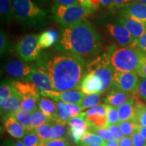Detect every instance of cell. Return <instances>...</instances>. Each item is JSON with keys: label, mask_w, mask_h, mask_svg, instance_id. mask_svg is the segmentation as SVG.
<instances>
[{"label": "cell", "mask_w": 146, "mask_h": 146, "mask_svg": "<svg viewBox=\"0 0 146 146\" xmlns=\"http://www.w3.org/2000/svg\"><path fill=\"white\" fill-rule=\"evenodd\" d=\"M139 132L143 137V138L146 140V127H139L137 128Z\"/></svg>", "instance_id": "6f0895ef"}, {"label": "cell", "mask_w": 146, "mask_h": 146, "mask_svg": "<svg viewBox=\"0 0 146 146\" xmlns=\"http://www.w3.org/2000/svg\"><path fill=\"white\" fill-rule=\"evenodd\" d=\"M17 93L12 85V81H3L0 86V102L14 96Z\"/></svg>", "instance_id": "e575fe53"}, {"label": "cell", "mask_w": 146, "mask_h": 146, "mask_svg": "<svg viewBox=\"0 0 146 146\" xmlns=\"http://www.w3.org/2000/svg\"><path fill=\"white\" fill-rule=\"evenodd\" d=\"M66 108L67 112L70 115L71 118L77 116L80 114H81L82 111L83 110L82 107L78 104H66Z\"/></svg>", "instance_id": "60d3db41"}, {"label": "cell", "mask_w": 146, "mask_h": 146, "mask_svg": "<svg viewBox=\"0 0 146 146\" xmlns=\"http://www.w3.org/2000/svg\"><path fill=\"white\" fill-rule=\"evenodd\" d=\"M78 4L81 6L85 8H89V9H92L91 8V4L89 3V0H77Z\"/></svg>", "instance_id": "f5cc1de1"}, {"label": "cell", "mask_w": 146, "mask_h": 146, "mask_svg": "<svg viewBox=\"0 0 146 146\" xmlns=\"http://www.w3.org/2000/svg\"><path fill=\"white\" fill-rule=\"evenodd\" d=\"M21 141L25 146H45V144L34 131L27 133Z\"/></svg>", "instance_id": "d590c367"}, {"label": "cell", "mask_w": 146, "mask_h": 146, "mask_svg": "<svg viewBox=\"0 0 146 146\" xmlns=\"http://www.w3.org/2000/svg\"><path fill=\"white\" fill-rule=\"evenodd\" d=\"M40 97L35 96H24L22 97V108L28 111L30 113L34 112L35 111L39 109L38 104Z\"/></svg>", "instance_id": "1f68e13d"}, {"label": "cell", "mask_w": 146, "mask_h": 146, "mask_svg": "<svg viewBox=\"0 0 146 146\" xmlns=\"http://www.w3.org/2000/svg\"><path fill=\"white\" fill-rule=\"evenodd\" d=\"M92 10H96L102 4V0H89Z\"/></svg>", "instance_id": "816d5d0a"}, {"label": "cell", "mask_w": 146, "mask_h": 146, "mask_svg": "<svg viewBox=\"0 0 146 146\" xmlns=\"http://www.w3.org/2000/svg\"><path fill=\"white\" fill-rule=\"evenodd\" d=\"M33 66V70L26 81L34 83L41 92L54 91L52 80L44 66L39 63L36 66Z\"/></svg>", "instance_id": "30bf717a"}, {"label": "cell", "mask_w": 146, "mask_h": 146, "mask_svg": "<svg viewBox=\"0 0 146 146\" xmlns=\"http://www.w3.org/2000/svg\"><path fill=\"white\" fill-rule=\"evenodd\" d=\"M119 146H133L131 137H124L119 141Z\"/></svg>", "instance_id": "f907efd6"}, {"label": "cell", "mask_w": 146, "mask_h": 146, "mask_svg": "<svg viewBox=\"0 0 146 146\" xmlns=\"http://www.w3.org/2000/svg\"><path fill=\"white\" fill-rule=\"evenodd\" d=\"M101 94H93L90 95H86L83 98V101L81 104V106L83 110L91 108L97 106L101 103L102 98Z\"/></svg>", "instance_id": "d6a6232c"}, {"label": "cell", "mask_w": 146, "mask_h": 146, "mask_svg": "<svg viewBox=\"0 0 146 146\" xmlns=\"http://www.w3.org/2000/svg\"><path fill=\"white\" fill-rule=\"evenodd\" d=\"M133 1H135V0H112L109 8L120 9Z\"/></svg>", "instance_id": "c3c4849f"}, {"label": "cell", "mask_w": 146, "mask_h": 146, "mask_svg": "<svg viewBox=\"0 0 146 146\" xmlns=\"http://www.w3.org/2000/svg\"><path fill=\"white\" fill-rule=\"evenodd\" d=\"M107 118L108 127L110 125H118L119 124V117L116 108L107 104Z\"/></svg>", "instance_id": "74e56055"}, {"label": "cell", "mask_w": 146, "mask_h": 146, "mask_svg": "<svg viewBox=\"0 0 146 146\" xmlns=\"http://www.w3.org/2000/svg\"><path fill=\"white\" fill-rule=\"evenodd\" d=\"M131 139L133 146H145L146 145V140L141 135V133L139 132L137 129L131 136Z\"/></svg>", "instance_id": "7bdbcfd3"}, {"label": "cell", "mask_w": 146, "mask_h": 146, "mask_svg": "<svg viewBox=\"0 0 146 146\" xmlns=\"http://www.w3.org/2000/svg\"><path fill=\"white\" fill-rule=\"evenodd\" d=\"M88 131H91V132L98 135L103 139H104L106 141H110V140L114 139L112 134L108 130V128H96L93 127H89Z\"/></svg>", "instance_id": "f35d334b"}, {"label": "cell", "mask_w": 146, "mask_h": 146, "mask_svg": "<svg viewBox=\"0 0 146 146\" xmlns=\"http://www.w3.org/2000/svg\"><path fill=\"white\" fill-rule=\"evenodd\" d=\"M3 68L12 77L21 81H26L32 73L34 66L22 62L19 60H13L5 63Z\"/></svg>", "instance_id": "5bb4252c"}, {"label": "cell", "mask_w": 146, "mask_h": 146, "mask_svg": "<svg viewBox=\"0 0 146 146\" xmlns=\"http://www.w3.org/2000/svg\"><path fill=\"white\" fill-rule=\"evenodd\" d=\"M138 77L135 71L121 72L116 70L113 78L112 87L119 90L135 94L137 93Z\"/></svg>", "instance_id": "ba28073f"}, {"label": "cell", "mask_w": 146, "mask_h": 146, "mask_svg": "<svg viewBox=\"0 0 146 146\" xmlns=\"http://www.w3.org/2000/svg\"><path fill=\"white\" fill-rule=\"evenodd\" d=\"M106 146H119V141L115 139L106 141Z\"/></svg>", "instance_id": "11a10c76"}, {"label": "cell", "mask_w": 146, "mask_h": 146, "mask_svg": "<svg viewBox=\"0 0 146 146\" xmlns=\"http://www.w3.org/2000/svg\"><path fill=\"white\" fill-rule=\"evenodd\" d=\"M117 21L129 31L135 39H137L146 32V26L141 22L137 21L127 14L119 12Z\"/></svg>", "instance_id": "9a60e30c"}, {"label": "cell", "mask_w": 146, "mask_h": 146, "mask_svg": "<svg viewBox=\"0 0 146 146\" xmlns=\"http://www.w3.org/2000/svg\"><path fill=\"white\" fill-rule=\"evenodd\" d=\"M52 125L53 121H50L49 123H46L39 126V127H37L33 131L45 145L51 140L50 131L52 129Z\"/></svg>", "instance_id": "4dcf8cb0"}, {"label": "cell", "mask_w": 146, "mask_h": 146, "mask_svg": "<svg viewBox=\"0 0 146 146\" xmlns=\"http://www.w3.org/2000/svg\"><path fill=\"white\" fill-rule=\"evenodd\" d=\"M57 5H79L77 0H54Z\"/></svg>", "instance_id": "681fc988"}, {"label": "cell", "mask_w": 146, "mask_h": 146, "mask_svg": "<svg viewBox=\"0 0 146 146\" xmlns=\"http://www.w3.org/2000/svg\"><path fill=\"white\" fill-rule=\"evenodd\" d=\"M12 85L16 92L24 96H35L40 97L41 91L34 83L27 81H12Z\"/></svg>", "instance_id": "44dd1931"}, {"label": "cell", "mask_w": 146, "mask_h": 146, "mask_svg": "<svg viewBox=\"0 0 146 146\" xmlns=\"http://www.w3.org/2000/svg\"><path fill=\"white\" fill-rule=\"evenodd\" d=\"M10 42L7 38L6 35L2 30H1V33H0V54L1 56L6 53L10 48Z\"/></svg>", "instance_id": "ab89813d"}, {"label": "cell", "mask_w": 146, "mask_h": 146, "mask_svg": "<svg viewBox=\"0 0 146 146\" xmlns=\"http://www.w3.org/2000/svg\"><path fill=\"white\" fill-rule=\"evenodd\" d=\"M106 27L110 36L120 46H131L135 41L129 31L118 21L114 23H108Z\"/></svg>", "instance_id": "9c48e42d"}, {"label": "cell", "mask_w": 146, "mask_h": 146, "mask_svg": "<svg viewBox=\"0 0 146 146\" xmlns=\"http://www.w3.org/2000/svg\"><path fill=\"white\" fill-rule=\"evenodd\" d=\"M55 47L60 52L90 58L99 54L102 41L96 29L83 19L70 26L62 27Z\"/></svg>", "instance_id": "7a4b0ae2"}, {"label": "cell", "mask_w": 146, "mask_h": 146, "mask_svg": "<svg viewBox=\"0 0 146 146\" xmlns=\"http://www.w3.org/2000/svg\"><path fill=\"white\" fill-rule=\"evenodd\" d=\"M131 47H135L141 52L146 54V32L137 39H135Z\"/></svg>", "instance_id": "b9f144b4"}, {"label": "cell", "mask_w": 146, "mask_h": 146, "mask_svg": "<svg viewBox=\"0 0 146 146\" xmlns=\"http://www.w3.org/2000/svg\"><path fill=\"white\" fill-rule=\"evenodd\" d=\"M135 72L141 78H146V54L140 60L138 67L136 69Z\"/></svg>", "instance_id": "bcb514c9"}, {"label": "cell", "mask_w": 146, "mask_h": 146, "mask_svg": "<svg viewBox=\"0 0 146 146\" xmlns=\"http://www.w3.org/2000/svg\"><path fill=\"white\" fill-rule=\"evenodd\" d=\"M137 94L142 100L146 102V78L139 79Z\"/></svg>", "instance_id": "ee69618b"}, {"label": "cell", "mask_w": 146, "mask_h": 146, "mask_svg": "<svg viewBox=\"0 0 146 146\" xmlns=\"http://www.w3.org/2000/svg\"><path fill=\"white\" fill-rule=\"evenodd\" d=\"M59 39L58 33L55 30L46 31L39 36V43L42 49L48 48L56 43Z\"/></svg>", "instance_id": "d4e9b609"}, {"label": "cell", "mask_w": 146, "mask_h": 146, "mask_svg": "<svg viewBox=\"0 0 146 146\" xmlns=\"http://www.w3.org/2000/svg\"><path fill=\"white\" fill-rule=\"evenodd\" d=\"M33 2L39 6V5H45L46 4L48 0H32Z\"/></svg>", "instance_id": "9f6ffc18"}, {"label": "cell", "mask_w": 146, "mask_h": 146, "mask_svg": "<svg viewBox=\"0 0 146 146\" xmlns=\"http://www.w3.org/2000/svg\"><path fill=\"white\" fill-rule=\"evenodd\" d=\"M52 121L50 118L45 115L41 110L37 109L31 114V129L33 131L35 129L43 124Z\"/></svg>", "instance_id": "f546056e"}, {"label": "cell", "mask_w": 146, "mask_h": 146, "mask_svg": "<svg viewBox=\"0 0 146 146\" xmlns=\"http://www.w3.org/2000/svg\"><path fill=\"white\" fill-rule=\"evenodd\" d=\"M106 141L96 133L87 131L83 135L81 141L78 143L79 146H106Z\"/></svg>", "instance_id": "cb8c5ba5"}, {"label": "cell", "mask_w": 146, "mask_h": 146, "mask_svg": "<svg viewBox=\"0 0 146 146\" xmlns=\"http://www.w3.org/2000/svg\"><path fill=\"white\" fill-rule=\"evenodd\" d=\"M38 35L30 34L23 36L16 47V52L25 62L35 60L39 58L41 47Z\"/></svg>", "instance_id": "52a82bcc"}, {"label": "cell", "mask_w": 146, "mask_h": 146, "mask_svg": "<svg viewBox=\"0 0 146 146\" xmlns=\"http://www.w3.org/2000/svg\"><path fill=\"white\" fill-rule=\"evenodd\" d=\"M69 146H79V145H78L77 144H72V143H71Z\"/></svg>", "instance_id": "94428289"}, {"label": "cell", "mask_w": 146, "mask_h": 146, "mask_svg": "<svg viewBox=\"0 0 146 146\" xmlns=\"http://www.w3.org/2000/svg\"><path fill=\"white\" fill-rule=\"evenodd\" d=\"M133 120L139 127H146V104L137 101L134 106Z\"/></svg>", "instance_id": "484cf974"}, {"label": "cell", "mask_w": 146, "mask_h": 146, "mask_svg": "<svg viewBox=\"0 0 146 146\" xmlns=\"http://www.w3.org/2000/svg\"><path fill=\"white\" fill-rule=\"evenodd\" d=\"M39 63L44 66L50 76L54 91L80 89L87 74V64L83 58L69 53L54 55Z\"/></svg>", "instance_id": "6da1fadb"}, {"label": "cell", "mask_w": 146, "mask_h": 146, "mask_svg": "<svg viewBox=\"0 0 146 146\" xmlns=\"http://www.w3.org/2000/svg\"><path fill=\"white\" fill-rule=\"evenodd\" d=\"M3 125L7 133L13 138L23 139L28 131L12 115L3 118Z\"/></svg>", "instance_id": "d6986e66"}, {"label": "cell", "mask_w": 146, "mask_h": 146, "mask_svg": "<svg viewBox=\"0 0 146 146\" xmlns=\"http://www.w3.org/2000/svg\"><path fill=\"white\" fill-rule=\"evenodd\" d=\"M120 131L125 137H131L134 133L138 126L133 120H127L118 124Z\"/></svg>", "instance_id": "8d00e7d4"}, {"label": "cell", "mask_w": 146, "mask_h": 146, "mask_svg": "<svg viewBox=\"0 0 146 146\" xmlns=\"http://www.w3.org/2000/svg\"><path fill=\"white\" fill-rule=\"evenodd\" d=\"M14 18L25 27L41 28L47 24V12L32 0H12Z\"/></svg>", "instance_id": "3957f363"}, {"label": "cell", "mask_w": 146, "mask_h": 146, "mask_svg": "<svg viewBox=\"0 0 146 146\" xmlns=\"http://www.w3.org/2000/svg\"><path fill=\"white\" fill-rule=\"evenodd\" d=\"M120 12L127 14L146 26V5L133 1L120 9Z\"/></svg>", "instance_id": "e0dca14e"}, {"label": "cell", "mask_w": 146, "mask_h": 146, "mask_svg": "<svg viewBox=\"0 0 146 146\" xmlns=\"http://www.w3.org/2000/svg\"><path fill=\"white\" fill-rule=\"evenodd\" d=\"M56 106H57V118L55 121L53 122L68 124V121L72 118L66 111V104L63 102H56Z\"/></svg>", "instance_id": "836d02e7"}, {"label": "cell", "mask_w": 146, "mask_h": 146, "mask_svg": "<svg viewBox=\"0 0 146 146\" xmlns=\"http://www.w3.org/2000/svg\"><path fill=\"white\" fill-rule=\"evenodd\" d=\"M3 146H8V145H4Z\"/></svg>", "instance_id": "6125c7cd"}, {"label": "cell", "mask_w": 146, "mask_h": 146, "mask_svg": "<svg viewBox=\"0 0 146 146\" xmlns=\"http://www.w3.org/2000/svg\"><path fill=\"white\" fill-rule=\"evenodd\" d=\"M41 95L43 97L51 98L56 102H63L66 104H74L81 105L85 95L81 91L71 90L66 91H43Z\"/></svg>", "instance_id": "7c38bea8"}, {"label": "cell", "mask_w": 146, "mask_h": 146, "mask_svg": "<svg viewBox=\"0 0 146 146\" xmlns=\"http://www.w3.org/2000/svg\"><path fill=\"white\" fill-rule=\"evenodd\" d=\"M22 96L18 94H16L3 101L0 102L1 114L3 118L10 116L21 110L22 108Z\"/></svg>", "instance_id": "ac0fdd59"}, {"label": "cell", "mask_w": 146, "mask_h": 146, "mask_svg": "<svg viewBox=\"0 0 146 146\" xmlns=\"http://www.w3.org/2000/svg\"><path fill=\"white\" fill-rule=\"evenodd\" d=\"M6 145L8 146H25V144H24L22 141H8V143H6Z\"/></svg>", "instance_id": "db71d44e"}, {"label": "cell", "mask_w": 146, "mask_h": 146, "mask_svg": "<svg viewBox=\"0 0 146 146\" xmlns=\"http://www.w3.org/2000/svg\"><path fill=\"white\" fill-rule=\"evenodd\" d=\"M39 109L47 115L52 121H55L57 118V106L56 102H54L47 98H40Z\"/></svg>", "instance_id": "7402d4cb"}, {"label": "cell", "mask_w": 146, "mask_h": 146, "mask_svg": "<svg viewBox=\"0 0 146 146\" xmlns=\"http://www.w3.org/2000/svg\"><path fill=\"white\" fill-rule=\"evenodd\" d=\"M0 15L3 23H10L14 17L12 0H0Z\"/></svg>", "instance_id": "83f0119b"}, {"label": "cell", "mask_w": 146, "mask_h": 146, "mask_svg": "<svg viewBox=\"0 0 146 146\" xmlns=\"http://www.w3.org/2000/svg\"><path fill=\"white\" fill-rule=\"evenodd\" d=\"M70 144L67 139H57L49 141L45 146H69Z\"/></svg>", "instance_id": "7dc6e473"}, {"label": "cell", "mask_w": 146, "mask_h": 146, "mask_svg": "<svg viewBox=\"0 0 146 146\" xmlns=\"http://www.w3.org/2000/svg\"><path fill=\"white\" fill-rule=\"evenodd\" d=\"M16 120L27 129L28 132L32 131L31 129V113L21 108L12 114Z\"/></svg>", "instance_id": "f1b7e54d"}, {"label": "cell", "mask_w": 146, "mask_h": 146, "mask_svg": "<svg viewBox=\"0 0 146 146\" xmlns=\"http://www.w3.org/2000/svg\"><path fill=\"white\" fill-rule=\"evenodd\" d=\"M69 134L76 144H78L83 135L88 131L89 125L85 119V112H82L78 116L73 117L68 123Z\"/></svg>", "instance_id": "4fadbf2b"}, {"label": "cell", "mask_w": 146, "mask_h": 146, "mask_svg": "<svg viewBox=\"0 0 146 146\" xmlns=\"http://www.w3.org/2000/svg\"><path fill=\"white\" fill-rule=\"evenodd\" d=\"M115 71L106 53L97 56L87 64V74L96 76L101 80L102 94L112 88Z\"/></svg>", "instance_id": "5b68a950"}, {"label": "cell", "mask_w": 146, "mask_h": 146, "mask_svg": "<svg viewBox=\"0 0 146 146\" xmlns=\"http://www.w3.org/2000/svg\"><path fill=\"white\" fill-rule=\"evenodd\" d=\"M145 146H146V145H145Z\"/></svg>", "instance_id": "be15d7a7"}, {"label": "cell", "mask_w": 146, "mask_h": 146, "mask_svg": "<svg viewBox=\"0 0 146 146\" xmlns=\"http://www.w3.org/2000/svg\"><path fill=\"white\" fill-rule=\"evenodd\" d=\"M85 112L89 127L96 128H108V123L107 118V104H100L89 108Z\"/></svg>", "instance_id": "8fae6325"}, {"label": "cell", "mask_w": 146, "mask_h": 146, "mask_svg": "<svg viewBox=\"0 0 146 146\" xmlns=\"http://www.w3.org/2000/svg\"><path fill=\"white\" fill-rule=\"evenodd\" d=\"M134 95L112 87V89H110L107 92L104 98V102H105L106 104L110 105L118 108L122 105L127 103Z\"/></svg>", "instance_id": "2e32d148"}, {"label": "cell", "mask_w": 146, "mask_h": 146, "mask_svg": "<svg viewBox=\"0 0 146 146\" xmlns=\"http://www.w3.org/2000/svg\"><path fill=\"white\" fill-rule=\"evenodd\" d=\"M135 1H137V2L143 3V4L146 5V0H135Z\"/></svg>", "instance_id": "91938a15"}, {"label": "cell", "mask_w": 146, "mask_h": 146, "mask_svg": "<svg viewBox=\"0 0 146 146\" xmlns=\"http://www.w3.org/2000/svg\"><path fill=\"white\" fill-rule=\"evenodd\" d=\"M112 0H102V4L103 6H110Z\"/></svg>", "instance_id": "680465c9"}, {"label": "cell", "mask_w": 146, "mask_h": 146, "mask_svg": "<svg viewBox=\"0 0 146 146\" xmlns=\"http://www.w3.org/2000/svg\"><path fill=\"white\" fill-rule=\"evenodd\" d=\"M135 101V95L125 104L118 108L117 110L119 117V123L127 120H133L134 116V106Z\"/></svg>", "instance_id": "603a6c76"}, {"label": "cell", "mask_w": 146, "mask_h": 146, "mask_svg": "<svg viewBox=\"0 0 146 146\" xmlns=\"http://www.w3.org/2000/svg\"><path fill=\"white\" fill-rule=\"evenodd\" d=\"M69 134V127L68 124L53 122V125L50 131V139H67Z\"/></svg>", "instance_id": "4316f807"}, {"label": "cell", "mask_w": 146, "mask_h": 146, "mask_svg": "<svg viewBox=\"0 0 146 146\" xmlns=\"http://www.w3.org/2000/svg\"><path fill=\"white\" fill-rule=\"evenodd\" d=\"M93 12L92 9L85 8L79 5H62L56 4L52 8L51 13L55 21L68 27L85 19Z\"/></svg>", "instance_id": "8992f818"}, {"label": "cell", "mask_w": 146, "mask_h": 146, "mask_svg": "<svg viewBox=\"0 0 146 146\" xmlns=\"http://www.w3.org/2000/svg\"><path fill=\"white\" fill-rule=\"evenodd\" d=\"M80 89L85 95L102 94V83L101 80L97 76L87 74L82 81Z\"/></svg>", "instance_id": "ffe728a7"}, {"label": "cell", "mask_w": 146, "mask_h": 146, "mask_svg": "<svg viewBox=\"0 0 146 146\" xmlns=\"http://www.w3.org/2000/svg\"><path fill=\"white\" fill-rule=\"evenodd\" d=\"M106 54L115 70L121 72L136 71L139 64L145 53L131 46L108 47Z\"/></svg>", "instance_id": "277c9868"}, {"label": "cell", "mask_w": 146, "mask_h": 146, "mask_svg": "<svg viewBox=\"0 0 146 146\" xmlns=\"http://www.w3.org/2000/svg\"><path fill=\"white\" fill-rule=\"evenodd\" d=\"M108 130L110 131V133H112L114 139H116L117 141H120V140H122L123 139L124 135L122 133L121 131H120L119 125H110L108 127Z\"/></svg>", "instance_id": "f6af8a7d"}]
</instances>
